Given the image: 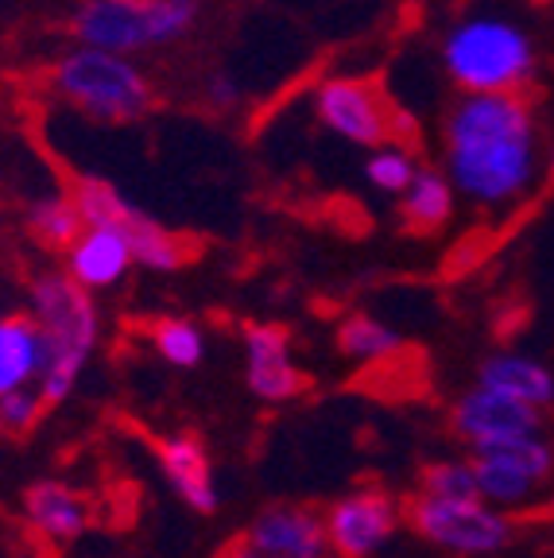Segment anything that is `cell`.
Returning <instances> with one entry per match:
<instances>
[{
	"mask_svg": "<svg viewBox=\"0 0 554 558\" xmlns=\"http://www.w3.org/2000/svg\"><path fill=\"white\" fill-rule=\"evenodd\" d=\"M416 171H419V163L408 144H392V140L381 144V148H373V156L364 159V183L381 194H392V198H404V191L411 186Z\"/></svg>",
	"mask_w": 554,
	"mask_h": 558,
	"instance_id": "cell-23",
	"label": "cell"
},
{
	"mask_svg": "<svg viewBox=\"0 0 554 558\" xmlns=\"http://www.w3.org/2000/svg\"><path fill=\"white\" fill-rule=\"evenodd\" d=\"M206 97H209V105H217V109H233V105L241 101V82H237L233 74H209Z\"/></svg>",
	"mask_w": 554,
	"mask_h": 558,
	"instance_id": "cell-26",
	"label": "cell"
},
{
	"mask_svg": "<svg viewBox=\"0 0 554 558\" xmlns=\"http://www.w3.org/2000/svg\"><path fill=\"white\" fill-rule=\"evenodd\" d=\"M450 430L469 446V453H481V450H489V446L511 442V438L543 435V411L473 384L469 392H461L458 400H454Z\"/></svg>",
	"mask_w": 554,
	"mask_h": 558,
	"instance_id": "cell-11",
	"label": "cell"
},
{
	"mask_svg": "<svg viewBox=\"0 0 554 558\" xmlns=\"http://www.w3.org/2000/svg\"><path fill=\"white\" fill-rule=\"evenodd\" d=\"M416 493L419 497H431V500H473V497H481V493H477L473 458H446V462L426 465Z\"/></svg>",
	"mask_w": 554,
	"mask_h": 558,
	"instance_id": "cell-24",
	"label": "cell"
},
{
	"mask_svg": "<svg viewBox=\"0 0 554 558\" xmlns=\"http://www.w3.org/2000/svg\"><path fill=\"white\" fill-rule=\"evenodd\" d=\"M551 512H554V485H551Z\"/></svg>",
	"mask_w": 554,
	"mask_h": 558,
	"instance_id": "cell-28",
	"label": "cell"
},
{
	"mask_svg": "<svg viewBox=\"0 0 554 558\" xmlns=\"http://www.w3.org/2000/svg\"><path fill=\"white\" fill-rule=\"evenodd\" d=\"M314 117L322 129L334 136L361 144V148H381L392 136V109L384 94L364 78H326L314 89Z\"/></svg>",
	"mask_w": 554,
	"mask_h": 558,
	"instance_id": "cell-10",
	"label": "cell"
},
{
	"mask_svg": "<svg viewBox=\"0 0 554 558\" xmlns=\"http://www.w3.org/2000/svg\"><path fill=\"white\" fill-rule=\"evenodd\" d=\"M221 558H272V555H264V550H256V547H252V543L237 539V543H229V547L221 550Z\"/></svg>",
	"mask_w": 554,
	"mask_h": 558,
	"instance_id": "cell-27",
	"label": "cell"
},
{
	"mask_svg": "<svg viewBox=\"0 0 554 558\" xmlns=\"http://www.w3.org/2000/svg\"><path fill=\"white\" fill-rule=\"evenodd\" d=\"M152 345L171 368H198L206 357V333L191 318H159L152 326Z\"/></svg>",
	"mask_w": 554,
	"mask_h": 558,
	"instance_id": "cell-22",
	"label": "cell"
},
{
	"mask_svg": "<svg viewBox=\"0 0 554 558\" xmlns=\"http://www.w3.org/2000/svg\"><path fill=\"white\" fill-rule=\"evenodd\" d=\"M136 268V256H132V244L124 233L105 226H86L79 233V241L67 248V276L79 283L82 291H109L117 288L129 271Z\"/></svg>",
	"mask_w": 554,
	"mask_h": 558,
	"instance_id": "cell-15",
	"label": "cell"
},
{
	"mask_svg": "<svg viewBox=\"0 0 554 558\" xmlns=\"http://www.w3.org/2000/svg\"><path fill=\"white\" fill-rule=\"evenodd\" d=\"M442 171L477 209H508L539 179V121L523 94H461L442 124Z\"/></svg>",
	"mask_w": 554,
	"mask_h": 558,
	"instance_id": "cell-1",
	"label": "cell"
},
{
	"mask_svg": "<svg viewBox=\"0 0 554 558\" xmlns=\"http://www.w3.org/2000/svg\"><path fill=\"white\" fill-rule=\"evenodd\" d=\"M27 226H32V236L44 244V248H59V253H67L70 244L79 241L82 229H86V221H82L74 194H44V198L32 202Z\"/></svg>",
	"mask_w": 554,
	"mask_h": 558,
	"instance_id": "cell-21",
	"label": "cell"
},
{
	"mask_svg": "<svg viewBox=\"0 0 554 558\" xmlns=\"http://www.w3.org/2000/svg\"><path fill=\"white\" fill-rule=\"evenodd\" d=\"M44 338L27 314H0V400L35 388L44 376Z\"/></svg>",
	"mask_w": 554,
	"mask_h": 558,
	"instance_id": "cell-18",
	"label": "cell"
},
{
	"mask_svg": "<svg viewBox=\"0 0 554 558\" xmlns=\"http://www.w3.org/2000/svg\"><path fill=\"white\" fill-rule=\"evenodd\" d=\"M551 179H554V151H551Z\"/></svg>",
	"mask_w": 554,
	"mask_h": 558,
	"instance_id": "cell-29",
	"label": "cell"
},
{
	"mask_svg": "<svg viewBox=\"0 0 554 558\" xmlns=\"http://www.w3.org/2000/svg\"><path fill=\"white\" fill-rule=\"evenodd\" d=\"M404 523L450 558H496L516 539V520L481 497L431 500L416 493L404 505Z\"/></svg>",
	"mask_w": 554,
	"mask_h": 558,
	"instance_id": "cell-6",
	"label": "cell"
},
{
	"mask_svg": "<svg viewBox=\"0 0 554 558\" xmlns=\"http://www.w3.org/2000/svg\"><path fill=\"white\" fill-rule=\"evenodd\" d=\"M477 388L501 392L516 403H528L535 411H546L554 403V373L539 357L516 353V349H501L493 357L481 361L477 368Z\"/></svg>",
	"mask_w": 554,
	"mask_h": 558,
	"instance_id": "cell-17",
	"label": "cell"
},
{
	"mask_svg": "<svg viewBox=\"0 0 554 558\" xmlns=\"http://www.w3.org/2000/svg\"><path fill=\"white\" fill-rule=\"evenodd\" d=\"M27 318L35 323L44 338V376L35 384V392L44 396L47 408L70 400L101 341V311L94 295L82 291L67 271H44L32 279L27 295Z\"/></svg>",
	"mask_w": 554,
	"mask_h": 558,
	"instance_id": "cell-2",
	"label": "cell"
},
{
	"mask_svg": "<svg viewBox=\"0 0 554 558\" xmlns=\"http://www.w3.org/2000/svg\"><path fill=\"white\" fill-rule=\"evenodd\" d=\"M442 70L461 94H523L539 54L531 32L508 12H466L442 35Z\"/></svg>",
	"mask_w": 554,
	"mask_h": 558,
	"instance_id": "cell-3",
	"label": "cell"
},
{
	"mask_svg": "<svg viewBox=\"0 0 554 558\" xmlns=\"http://www.w3.org/2000/svg\"><path fill=\"white\" fill-rule=\"evenodd\" d=\"M51 86L62 101L101 124H129L152 109V82L124 54L74 47L51 70Z\"/></svg>",
	"mask_w": 554,
	"mask_h": 558,
	"instance_id": "cell-5",
	"label": "cell"
},
{
	"mask_svg": "<svg viewBox=\"0 0 554 558\" xmlns=\"http://www.w3.org/2000/svg\"><path fill=\"white\" fill-rule=\"evenodd\" d=\"M47 403L35 388H24V392H12L0 400V435H27V430L44 418Z\"/></svg>",
	"mask_w": 554,
	"mask_h": 558,
	"instance_id": "cell-25",
	"label": "cell"
},
{
	"mask_svg": "<svg viewBox=\"0 0 554 558\" xmlns=\"http://www.w3.org/2000/svg\"><path fill=\"white\" fill-rule=\"evenodd\" d=\"M70 194H74V202H79V214L86 226H105V229H117V233L129 236L132 256H136L140 268L174 271L186 264V241L174 236L167 226H159L156 218H147L144 209H140L132 198H124L113 183L86 174V179H79V186H74Z\"/></svg>",
	"mask_w": 554,
	"mask_h": 558,
	"instance_id": "cell-7",
	"label": "cell"
},
{
	"mask_svg": "<svg viewBox=\"0 0 554 558\" xmlns=\"http://www.w3.org/2000/svg\"><path fill=\"white\" fill-rule=\"evenodd\" d=\"M241 539L272 558H329L326 515L306 505L261 508Z\"/></svg>",
	"mask_w": 554,
	"mask_h": 558,
	"instance_id": "cell-13",
	"label": "cell"
},
{
	"mask_svg": "<svg viewBox=\"0 0 554 558\" xmlns=\"http://www.w3.org/2000/svg\"><path fill=\"white\" fill-rule=\"evenodd\" d=\"M89 500L67 481H35L24 488V523L47 547H67L89 532Z\"/></svg>",
	"mask_w": 554,
	"mask_h": 558,
	"instance_id": "cell-14",
	"label": "cell"
},
{
	"mask_svg": "<svg viewBox=\"0 0 554 558\" xmlns=\"http://www.w3.org/2000/svg\"><path fill=\"white\" fill-rule=\"evenodd\" d=\"M469 458H473L481 500L508 515L516 508H528L539 497V488L554 477V446L543 435L511 438V442L489 446Z\"/></svg>",
	"mask_w": 554,
	"mask_h": 558,
	"instance_id": "cell-8",
	"label": "cell"
},
{
	"mask_svg": "<svg viewBox=\"0 0 554 558\" xmlns=\"http://www.w3.org/2000/svg\"><path fill=\"white\" fill-rule=\"evenodd\" d=\"M244 380H249V392L264 403H287L303 396L306 376L294 361L284 326L252 323L244 330Z\"/></svg>",
	"mask_w": 554,
	"mask_h": 558,
	"instance_id": "cell-12",
	"label": "cell"
},
{
	"mask_svg": "<svg viewBox=\"0 0 554 558\" xmlns=\"http://www.w3.org/2000/svg\"><path fill=\"white\" fill-rule=\"evenodd\" d=\"M404 221L419 233H434L442 229L446 221L454 218V206H458V191L450 186L446 171L442 167H423L419 163L416 179L411 186L404 191Z\"/></svg>",
	"mask_w": 554,
	"mask_h": 558,
	"instance_id": "cell-19",
	"label": "cell"
},
{
	"mask_svg": "<svg viewBox=\"0 0 554 558\" xmlns=\"http://www.w3.org/2000/svg\"><path fill=\"white\" fill-rule=\"evenodd\" d=\"M399 345H404V333L376 314H346L338 323V349L349 361L376 365V361H388L392 353H399Z\"/></svg>",
	"mask_w": 554,
	"mask_h": 558,
	"instance_id": "cell-20",
	"label": "cell"
},
{
	"mask_svg": "<svg viewBox=\"0 0 554 558\" xmlns=\"http://www.w3.org/2000/svg\"><path fill=\"white\" fill-rule=\"evenodd\" d=\"M198 24V0H82L70 32L79 47L109 54L156 51Z\"/></svg>",
	"mask_w": 554,
	"mask_h": 558,
	"instance_id": "cell-4",
	"label": "cell"
},
{
	"mask_svg": "<svg viewBox=\"0 0 554 558\" xmlns=\"http://www.w3.org/2000/svg\"><path fill=\"white\" fill-rule=\"evenodd\" d=\"M159 470H164L167 485L174 488V497L182 500L194 512H214L221 493H217L214 481V462H209V450L194 435H167L156 442Z\"/></svg>",
	"mask_w": 554,
	"mask_h": 558,
	"instance_id": "cell-16",
	"label": "cell"
},
{
	"mask_svg": "<svg viewBox=\"0 0 554 558\" xmlns=\"http://www.w3.org/2000/svg\"><path fill=\"white\" fill-rule=\"evenodd\" d=\"M329 558H373L404 527V505L388 488L364 485L326 508Z\"/></svg>",
	"mask_w": 554,
	"mask_h": 558,
	"instance_id": "cell-9",
	"label": "cell"
}]
</instances>
